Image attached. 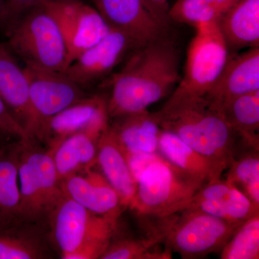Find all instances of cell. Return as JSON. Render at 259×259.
Here are the masks:
<instances>
[{
	"mask_svg": "<svg viewBox=\"0 0 259 259\" xmlns=\"http://www.w3.org/2000/svg\"><path fill=\"white\" fill-rule=\"evenodd\" d=\"M20 221L41 226L63 196L52 151L39 143L19 141Z\"/></svg>",
	"mask_w": 259,
	"mask_h": 259,
	"instance_id": "5b68a950",
	"label": "cell"
},
{
	"mask_svg": "<svg viewBox=\"0 0 259 259\" xmlns=\"http://www.w3.org/2000/svg\"><path fill=\"white\" fill-rule=\"evenodd\" d=\"M156 219L158 223L151 230L162 237L167 250L186 259L221 251L242 225L187 209Z\"/></svg>",
	"mask_w": 259,
	"mask_h": 259,
	"instance_id": "8992f818",
	"label": "cell"
},
{
	"mask_svg": "<svg viewBox=\"0 0 259 259\" xmlns=\"http://www.w3.org/2000/svg\"><path fill=\"white\" fill-rule=\"evenodd\" d=\"M0 95L10 113L34 142L41 141L42 124L29 97L28 83L18 59L0 42Z\"/></svg>",
	"mask_w": 259,
	"mask_h": 259,
	"instance_id": "4fadbf2b",
	"label": "cell"
},
{
	"mask_svg": "<svg viewBox=\"0 0 259 259\" xmlns=\"http://www.w3.org/2000/svg\"><path fill=\"white\" fill-rule=\"evenodd\" d=\"M259 151L249 150L241 157L233 158L226 182L234 185L255 205L259 206Z\"/></svg>",
	"mask_w": 259,
	"mask_h": 259,
	"instance_id": "83f0119b",
	"label": "cell"
},
{
	"mask_svg": "<svg viewBox=\"0 0 259 259\" xmlns=\"http://www.w3.org/2000/svg\"><path fill=\"white\" fill-rule=\"evenodd\" d=\"M163 243L162 237L150 231L146 238H122L110 242L100 259L170 258V252L161 253L156 247Z\"/></svg>",
	"mask_w": 259,
	"mask_h": 259,
	"instance_id": "4316f807",
	"label": "cell"
},
{
	"mask_svg": "<svg viewBox=\"0 0 259 259\" xmlns=\"http://www.w3.org/2000/svg\"><path fill=\"white\" fill-rule=\"evenodd\" d=\"M114 119L110 125L125 156L158 153L161 128L153 112L147 110Z\"/></svg>",
	"mask_w": 259,
	"mask_h": 259,
	"instance_id": "d6986e66",
	"label": "cell"
},
{
	"mask_svg": "<svg viewBox=\"0 0 259 259\" xmlns=\"http://www.w3.org/2000/svg\"><path fill=\"white\" fill-rule=\"evenodd\" d=\"M139 47L125 32L111 29L100 42L83 52L64 73L86 89L110 74L126 56Z\"/></svg>",
	"mask_w": 259,
	"mask_h": 259,
	"instance_id": "7c38bea8",
	"label": "cell"
},
{
	"mask_svg": "<svg viewBox=\"0 0 259 259\" xmlns=\"http://www.w3.org/2000/svg\"><path fill=\"white\" fill-rule=\"evenodd\" d=\"M218 25L228 50L259 47V0H238Z\"/></svg>",
	"mask_w": 259,
	"mask_h": 259,
	"instance_id": "ffe728a7",
	"label": "cell"
},
{
	"mask_svg": "<svg viewBox=\"0 0 259 259\" xmlns=\"http://www.w3.org/2000/svg\"><path fill=\"white\" fill-rule=\"evenodd\" d=\"M3 29L5 44L25 66L59 72L69 67L64 37L44 5L25 10Z\"/></svg>",
	"mask_w": 259,
	"mask_h": 259,
	"instance_id": "277c9868",
	"label": "cell"
},
{
	"mask_svg": "<svg viewBox=\"0 0 259 259\" xmlns=\"http://www.w3.org/2000/svg\"><path fill=\"white\" fill-rule=\"evenodd\" d=\"M158 152L172 164L205 184L221 180L205 158L171 132L161 129Z\"/></svg>",
	"mask_w": 259,
	"mask_h": 259,
	"instance_id": "cb8c5ba5",
	"label": "cell"
},
{
	"mask_svg": "<svg viewBox=\"0 0 259 259\" xmlns=\"http://www.w3.org/2000/svg\"><path fill=\"white\" fill-rule=\"evenodd\" d=\"M9 144H10V143H6L5 142V141H2V140H0V150L3 149L5 146H7V145Z\"/></svg>",
	"mask_w": 259,
	"mask_h": 259,
	"instance_id": "836d02e7",
	"label": "cell"
},
{
	"mask_svg": "<svg viewBox=\"0 0 259 259\" xmlns=\"http://www.w3.org/2000/svg\"><path fill=\"white\" fill-rule=\"evenodd\" d=\"M109 119L107 100L99 95H90L44 120L41 144L52 148L66 138L80 132L100 138L110 125Z\"/></svg>",
	"mask_w": 259,
	"mask_h": 259,
	"instance_id": "8fae6325",
	"label": "cell"
},
{
	"mask_svg": "<svg viewBox=\"0 0 259 259\" xmlns=\"http://www.w3.org/2000/svg\"><path fill=\"white\" fill-rule=\"evenodd\" d=\"M148 12L162 25L169 28L170 6L168 0H143Z\"/></svg>",
	"mask_w": 259,
	"mask_h": 259,
	"instance_id": "1f68e13d",
	"label": "cell"
},
{
	"mask_svg": "<svg viewBox=\"0 0 259 259\" xmlns=\"http://www.w3.org/2000/svg\"><path fill=\"white\" fill-rule=\"evenodd\" d=\"M40 226L18 221L0 229V259H41L49 248Z\"/></svg>",
	"mask_w": 259,
	"mask_h": 259,
	"instance_id": "7402d4cb",
	"label": "cell"
},
{
	"mask_svg": "<svg viewBox=\"0 0 259 259\" xmlns=\"http://www.w3.org/2000/svg\"><path fill=\"white\" fill-rule=\"evenodd\" d=\"M94 3L110 28L125 32L141 47L167 35L168 28L148 12L143 0H94Z\"/></svg>",
	"mask_w": 259,
	"mask_h": 259,
	"instance_id": "5bb4252c",
	"label": "cell"
},
{
	"mask_svg": "<svg viewBox=\"0 0 259 259\" xmlns=\"http://www.w3.org/2000/svg\"><path fill=\"white\" fill-rule=\"evenodd\" d=\"M222 110L235 134L250 149L259 151V91L233 99Z\"/></svg>",
	"mask_w": 259,
	"mask_h": 259,
	"instance_id": "d4e9b609",
	"label": "cell"
},
{
	"mask_svg": "<svg viewBox=\"0 0 259 259\" xmlns=\"http://www.w3.org/2000/svg\"><path fill=\"white\" fill-rule=\"evenodd\" d=\"M221 252L222 259H258L259 214L243 223Z\"/></svg>",
	"mask_w": 259,
	"mask_h": 259,
	"instance_id": "f1b7e54d",
	"label": "cell"
},
{
	"mask_svg": "<svg viewBox=\"0 0 259 259\" xmlns=\"http://www.w3.org/2000/svg\"><path fill=\"white\" fill-rule=\"evenodd\" d=\"M60 186L65 195L95 214L122 213L125 209L105 177L91 168L66 177Z\"/></svg>",
	"mask_w": 259,
	"mask_h": 259,
	"instance_id": "e0dca14e",
	"label": "cell"
},
{
	"mask_svg": "<svg viewBox=\"0 0 259 259\" xmlns=\"http://www.w3.org/2000/svg\"><path fill=\"white\" fill-rule=\"evenodd\" d=\"M42 5L60 28L67 48L69 66L111 30L96 8L80 0H58Z\"/></svg>",
	"mask_w": 259,
	"mask_h": 259,
	"instance_id": "9c48e42d",
	"label": "cell"
},
{
	"mask_svg": "<svg viewBox=\"0 0 259 259\" xmlns=\"http://www.w3.org/2000/svg\"><path fill=\"white\" fill-rule=\"evenodd\" d=\"M5 20H6V12L4 0H0V29L4 27Z\"/></svg>",
	"mask_w": 259,
	"mask_h": 259,
	"instance_id": "d6a6232c",
	"label": "cell"
},
{
	"mask_svg": "<svg viewBox=\"0 0 259 259\" xmlns=\"http://www.w3.org/2000/svg\"><path fill=\"white\" fill-rule=\"evenodd\" d=\"M195 28L187 51L185 74L170 95L172 98L207 95L229 55L218 22L202 23Z\"/></svg>",
	"mask_w": 259,
	"mask_h": 259,
	"instance_id": "ba28073f",
	"label": "cell"
},
{
	"mask_svg": "<svg viewBox=\"0 0 259 259\" xmlns=\"http://www.w3.org/2000/svg\"><path fill=\"white\" fill-rule=\"evenodd\" d=\"M184 209L200 211L238 224L259 214V206L234 185L221 180L202 186Z\"/></svg>",
	"mask_w": 259,
	"mask_h": 259,
	"instance_id": "9a60e30c",
	"label": "cell"
},
{
	"mask_svg": "<svg viewBox=\"0 0 259 259\" xmlns=\"http://www.w3.org/2000/svg\"><path fill=\"white\" fill-rule=\"evenodd\" d=\"M97 164L101 168L107 182L118 194L124 207L132 209L137 183L131 173L125 153L110 125L97 142Z\"/></svg>",
	"mask_w": 259,
	"mask_h": 259,
	"instance_id": "ac0fdd59",
	"label": "cell"
},
{
	"mask_svg": "<svg viewBox=\"0 0 259 259\" xmlns=\"http://www.w3.org/2000/svg\"><path fill=\"white\" fill-rule=\"evenodd\" d=\"M179 59L176 46L167 35L135 49L110 80V118L145 111L167 96L181 79Z\"/></svg>",
	"mask_w": 259,
	"mask_h": 259,
	"instance_id": "6da1fadb",
	"label": "cell"
},
{
	"mask_svg": "<svg viewBox=\"0 0 259 259\" xmlns=\"http://www.w3.org/2000/svg\"><path fill=\"white\" fill-rule=\"evenodd\" d=\"M120 214H95L63 193L48 218L49 238L61 258H100L115 236Z\"/></svg>",
	"mask_w": 259,
	"mask_h": 259,
	"instance_id": "3957f363",
	"label": "cell"
},
{
	"mask_svg": "<svg viewBox=\"0 0 259 259\" xmlns=\"http://www.w3.org/2000/svg\"><path fill=\"white\" fill-rule=\"evenodd\" d=\"M238 0H177L169 9L171 21L197 27L218 22Z\"/></svg>",
	"mask_w": 259,
	"mask_h": 259,
	"instance_id": "484cf974",
	"label": "cell"
},
{
	"mask_svg": "<svg viewBox=\"0 0 259 259\" xmlns=\"http://www.w3.org/2000/svg\"><path fill=\"white\" fill-rule=\"evenodd\" d=\"M259 91V47L228 55L224 67L205 95L222 106L233 99Z\"/></svg>",
	"mask_w": 259,
	"mask_h": 259,
	"instance_id": "2e32d148",
	"label": "cell"
},
{
	"mask_svg": "<svg viewBox=\"0 0 259 259\" xmlns=\"http://www.w3.org/2000/svg\"><path fill=\"white\" fill-rule=\"evenodd\" d=\"M18 143L0 150V229L20 221Z\"/></svg>",
	"mask_w": 259,
	"mask_h": 259,
	"instance_id": "603a6c76",
	"label": "cell"
},
{
	"mask_svg": "<svg viewBox=\"0 0 259 259\" xmlns=\"http://www.w3.org/2000/svg\"><path fill=\"white\" fill-rule=\"evenodd\" d=\"M23 70L30 102L42 127L44 120L90 95L64 72L28 66H25Z\"/></svg>",
	"mask_w": 259,
	"mask_h": 259,
	"instance_id": "30bf717a",
	"label": "cell"
},
{
	"mask_svg": "<svg viewBox=\"0 0 259 259\" xmlns=\"http://www.w3.org/2000/svg\"><path fill=\"white\" fill-rule=\"evenodd\" d=\"M153 113L162 130L176 135L202 155L221 180L235 158L236 135L219 105L205 95L169 97Z\"/></svg>",
	"mask_w": 259,
	"mask_h": 259,
	"instance_id": "7a4b0ae2",
	"label": "cell"
},
{
	"mask_svg": "<svg viewBox=\"0 0 259 259\" xmlns=\"http://www.w3.org/2000/svg\"><path fill=\"white\" fill-rule=\"evenodd\" d=\"M0 123L5 126L18 141H31L26 131L17 122L0 95Z\"/></svg>",
	"mask_w": 259,
	"mask_h": 259,
	"instance_id": "f546056e",
	"label": "cell"
},
{
	"mask_svg": "<svg viewBox=\"0 0 259 259\" xmlns=\"http://www.w3.org/2000/svg\"><path fill=\"white\" fill-rule=\"evenodd\" d=\"M204 185L158 153L138 180L132 209L146 217L171 215L185 208Z\"/></svg>",
	"mask_w": 259,
	"mask_h": 259,
	"instance_id": "52a82bcc",
	"label": "cell"
},
{
	"mask_svg": "<svg viewBox=\"0 0 259 259\" xmlns=\"http://www.w3.org/2000/svg\"><path fill=\"white\" fill-rule=\"evenodd\" d=\"M54 1H58V0H4L5 12H6V20H5L4 27L7 23H9L25 10L44 3Z\"/></svg>",
	"mask_w": 259,
	"mask_h": 259,
	"instance_id": "4dcf8cb0",
	"label": "cell"
},
{
	"mask_svg": "<svg viewBox=\"0 0 259 259\" xmlns=\"http://www.w3.org/2000/svg\"><path fill=\"white\" fill-rule=\"evenodd\" d=\"M99 139L90 133L80 132L49 148L52 151L59 182L70 175L90 169L97 164Z\"/></svg>",
	"mask_w": 259,
	"mask_h": 259,
	"instance_id": "44dd1931",
	"label": "cell"
}]
</instances>
